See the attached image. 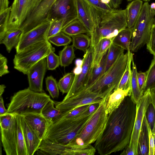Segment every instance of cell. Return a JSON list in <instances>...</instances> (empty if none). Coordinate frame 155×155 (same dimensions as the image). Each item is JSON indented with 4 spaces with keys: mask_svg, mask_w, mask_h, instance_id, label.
Instances as JSON below:
<instances>
[{
    "mask_svg": "<svg viewBox=\"0 0 155 155\" xmlns=\"http://www.w3.org/2000/svg\"><path fill=\"white\" fill-rule=\"evenodd\" d=\"M91 5L103 12H109L114 9L112 7L111 0H85Z\"/></svg>",
    "mask_w": 155,
    "mask_h": 155,
    "instance_id": "f35d334b",
    "label": "cell"
},
{
    "mask_svg": "<svg viewBox=\"0 0 155 155\" xmlns=\"http://www.w3.org/2000/svg\"><path fill=\"white\" fill-rule=\"evenodd\" d=\"M150 10H154L155 9V3H152L150 5Z\"/></svg>",
    "mask_w": 155,
    "mask_h": 155,
    "instance_id": "680465c9",
    "label": "cell"
},
{
    "mask_svg": "<svg viewBox=\"0 0 155 155\" xmlns=\"http://www.w3.org/2000/svg\"><path fill=\"white\" fill-rule=\"evenodd\" d=\"M154 23H155V17L154 18Z\"/></svg>",
    "mask_w": 155,
    "mask_h": 155,
    "instance_id": "be15d7a7",
    "label": "cell"
},
{
    "mask_svg": "<svg viewBox=\"0 0 155 155\" xmlns=\"http://www.w3.org/2000/svg\"><path fill=\"white\" fill-rule=\"evenodd\" d=\"M55 51L51 43L45 41L31 45L15 55L13 60L14 68L24 74L42 59L46 58L51 51Z\"/></svg>",
    "mask_w": 155,
    "mask_h": 155,
    "instance_id": "52a82bcc",
    "label": "cell"
},
{
    "mask_svg": "<svg viewBox=\"0 0 155 155\" xmlns=\"http://www.w3.org/2000/svg\"><path fill=\"white\" fill-rule=\"evenodd\" d=\"M51 100L45 93L35 92L28 87L12 96L8 105V113L20 115L28 113L41 114L43 108Z\"/></svg>",
    "mask_w": 155,
    "mask_h": 155,
    "instance_id": "277c9868",
    "label": "cell"
},
{
    "mask_svg": "<svg viewBox=\"0 0 155 155\" xmlns=\"http://www.w3.org/2000/svg\"><path fill=\"white\" fill-rule=\"evenodd\" d=\"M143 2L141 0H134L127 6L126 9L127 28H133L140 14Z\"/></svg>",
    "mask_w": 155,
    "mask_h": 155,
    "instance_id": "603a6c76",
    "label": "cell"
},
{
    "mask_svg": "<svg viewBox=\"0 0 155 155\" xmlns=\"http://www.w3.org/2000/svg\"><path fill=\"white\" fill-rule=\"evenodd\" d=\"M60 65L66 67L71 64L75 58L74 47L73 45H67L59 52Z\"/></svg>",
    "mask_w": 155,
    "mask_h": 155,
    "instance_id": "d6a6232c",
    "label": "cell"
},
{
    "mask_svg": "<svg viewBox=\"0 0 155 155\" xmlns=\"http://www.w3.org/2000/svg\"><path fill=\"white\" fill-rule=\"evenodd\" d=\"M77 18L75 0H57L50 9L47 20H63V29Z\"/></svg>",
    "mask_w": 155,
    "mask_h": 155,
    "instance_id": "7c38bea8",
    "label": "cell"
},
{
    "mask_svg": "<svg viewBox=\"0 0 155 155\" xmlns=\"http://www.w3.org/2000/svg\"><path fill=\"white\" fill-rule=\"evenodd\" d=\"M48 40L50 43L58 46L68 45L72 41L70 36L62 31L51 37Z\"/></svg>",
    "mask_w": 155,
    "mask_h": 155,
    "instance_id": "ab89813d",
    "label": "cell"
},
{
    "mask_svg": "<svg viewBox=\"0 0 155 155\" xmlns=\"http://www.w3.org/2000/svg\"><path fill=\"white\" fill-rule=\"evenodd\" d=\"M145 116L151 132L153 129L155 124V110L151 103L148 105Z\"/></svg>",
    "mask_w": 155,
    "mask_h": 155,
    "instance_id": "bcb514c9",
    "label": "cell"
},
{
    "mask_svg": "<svg viewBox=\"0 0 155 155\" xmlns=\"http://www.w3.org/2000/svg\"><path fill=\"white\" fill-rule=\"evenodd\" d=\"M151 103L153 106L155 110V87L150 89Z\"/></svg>",
    "mask_w": 155,
    "mask_h": 155,
    "instance_id": "9f6ffc18",
    "label": "cell"
},
{
    "mask_svg": "<svg viewBox=\"0 0 155 155\" xmlns=\"http://www.w3.org/2000/svg\"><path fill=\"white\" fill-rule=\"evenodd\" d=\"M128 1H129V2H130V1H133V0H127Z\"/></svg>",
    "mask_w": 155,
    "mask_h": 155,
    "instance_id": "6125c7cd",
    "label": "cell"
},
{
    "mask_svg": "<svg viewBox=\"0 0 155 155\" xmlns=\"http://www.w3.org/2000/svg\"><path fill=\"white\" fill-rule=\"evenodd\" d=\"M74 78L73 72L68 73L61 78L58 82L59 90L62 94H67L71 88Z\"/></svg>",
    "mask_w": 155,
    "mask_h": 155,
    "instance_id": "8d00e7d4",
    "label": "cell"
},
{
    "mask_svg": "<svg viewBox=\"0 0 155 155\" xmlns=\"http://www.w3.org/2000/svg\"><path fill=\"white\" fill-rule=\"evenodd\" d=\"M22 33V31L20 29L10 31L7 30L2 39L0 40V44H4L7 51L10 53L13 48H15L18 45Z\"/></svg>",
    "mask_w": 155,
    "mask_h": 155,
    "instance_id": "484cf974",
    "label": "cell"
},
{
    "mask_svg": "<svg viewBox=\"0 0 155 155\" xmlns=\"http://www.w3.org/2000/svg\"><path fill=\"white\" fill-rule=\"evenodd\" d=\"M22 116L39 138L42 140L52 123L46 119L41 114L28 113Z\"/></svg>",
    "mask_w": 155,
    "mask_h": 155,
    "instance_id": "ac0fdd59",
    "label": "cell"
},
{
    "mask_svg": "<svg viewBox=\"0 0 155 155\" xmlns=\"http://www.w3.org/2000/svg\"><path fill=\"white\" fill-rule=\"evenodd\" d=\"M146 72L147 77L143 93L147 90L155 87V56H154L150 67Z\"/></svg>",
    "mask_w": 155,
    "mask_h": 155,
    "instance_id": "74e56055",
    "label": "cell"
},
{
    "mask_svg": "<svg viewBox=\"0 0 155 155\" xmlns=\"http://www.w3.org/2000/svg\"><path fill=\"white\" fill-rule=\"evenodd\" d=\"M61 31L71 37L81 34H86L90 36L86 27L78 18L69 23Z\"/></svg>",
    "mask_w": 155,
    "mask_h": 155,
    "instance_id": "f1b7e54d",
    "label": "cell"
},
{
    "mask_svg": "<svg viewBox=\"0 0 155 155\" xmlns=\"http://www.w3.org/2000/svg\"><path fill=\"white\" fill-rule=\"evenodd\" d=\"M108 97L84 89L61 102L55 101V105L56 108L64 113L84 105L95 103L100 104Z\"/></svg>",
    "mask_w": 155,
    "mask_h": 155,
    "instance_id": "30bf717a",
    "label": "cell"
},
{
    "mask_svg": "<svg viewBox=\"0 0 155 155\" xmlns=\"http://www.w3.org/2000/svg\"><path fill=\"white\" fill-rule=\"evenodd\" d=\"M93 47L90 46L83 56L82 70L80 74L74 75L71 89L63 100L73 96L84 89L87 83L90 74L93 61Z\"/></svg>",
    "mask_w": 155,
    "mask_h": 155,
    "instance_id": "9a60e30c",
    "label": "cell"
},
{
    "mask_svg": "<svg viewBox=\"0 0 155 155\" xmlns=\"http://www.w3.org/2000/svg\"><path fill=\"white\" fill-rule=\"evenodd\" d=\"M7 113L8 110L5 107L2 97H0V116H2Z\"/></svg>",
    "mask_w": 155,
    "mask_h": 155,
    "instance_id": "f5cc1de1",
    "label": "cell"
},
{
    "mask_svg": "<svg viewBox=\"0 0 155 155\" xmlns=\"http://www.w3.org/2000/svg\"><path fill=\"white\" fill-rule=\"evenodd\" d=\"M124 49L113 43L108 49L105 73L109 69L119 56L124 53Z\"/></svg>",
    "mask_w": 155,
    "mask_h": 155,
    "instance_id": "836d02e7",
    "label": "cell"
},
{
    "mask_svg": "<svg viewBox=\"0 0 155 155\" xmlns=\"http://www.w3.org/2000/svg\"><path fill=\"white\" fill-rule=\"evenodd\" d=\"M47 89L53 98H58L59 96V89L58 83L52 76H48L45 79Z\"/></svg>",
    "mask_w": 155,
    "mask_h": 155,
    "instance_id": "60d3db41",
    "label": "cell"
},
{
    "mask_svg": "<svg viewBox=\"0 0 155 155\" xmlns=\"http://www.w3.org/2000/svg\"><path fill=\"white\" fill-rule=\"evenodd\" d=\"M133 28H127L122 30L114 38L112 43L127 51L130 49Z\"/></svg>",
    "mask_w": 155,
    "mask_h": 155,
    "instance_id": "4316f807",
    "label": "cell"
},
{
    "mask_svg": "<svg viewBox=\"0 0 155 155\" xmlns=\"http://www.w3.org/2000/svg\"><path fill=\"white\" fill-rule=\"evenodd\" d=\"M136 104L126 96L119 106L108 115L105 128L94 147L101 155L121 151L129 143L136 113Z\"/></svg>",
    "mask_w": 155,
    "mask_h": 155,
    "instance_id": "6da1fadb",
    "label": "cell"
},
{
    "mask_svg": "<svg viewBox=\"0 0 155 155\" xmlns=\"http://www.w3.org/2000/svg\"><path fill=\"white\" fill-rule=\"evenodd\" d=\"M17 114L7 113L0 116L1 139L7 155H18Z\"/></svg>",
    "mask_w": 155,
    "mask_h": 155,
    "instance_id": "9c48e42d",
    "label": "cell"
},
{
    "mask_svg": "<svg viewBox=\"0 0 155 155\" xmlns=\"http://www.w3.org/2000/svg\"><path fill=\"white\" fill-rule=\"evenodd\" d=\"M107 98L99 104L83 129L68 147L74 145L91 144L99 138L107 122L108 114L106 112L105 105Z\"/></svg>",
    "mask_w": 155,
    "mask_h": 155,
    "instance_id": "8992f818",
    "label": "cell"
},
{
    "mask_svg": "<svg viewBox=\"0 0 155 155\" xmlns=\"http://www.w3.org/2000/svg\"><path fill=\"white\" fill-rule=\"evenodd\" d=\"M57 0H40L31 14L24 22L19 29L25 33L47 20L52 5Z\"/></svg>",
    "mask_w": 155,
    "mask_h": 155,
    "instance_id": "2e32d148",
    "label": "cell"
},
{
    "mask_svg": "<svg viewBox=\"0 0 155 155\" xmlns=\"http://www.w3.org/2000/svg\"><path fill=\"white\" fill-rule=\"evenodd\" d=\"M148 125L147 122L144 116L138 138L137 146L138 155H149V140Z\"/></svg>",
    "mask_w": 155,
    "mask_h": 155,
    "instance_id": "7402d4cb",
    "label": "cell"
},
{
    "mask_svg": "<svg viewBox=\"0 0 155 155\" xmlns=\"http://www.w3.org/2000/svg\"><path fill=\"white\" fill-rule=\"evenodd\" d=\"M96 150L91 144L74 145L69 147L68 155H93Z\"/></svg>",
    "mask_w": 155,
    "mask_h": 155,
    "instance_id": "d590c367",
    "label": "cell"
},
{
    "mask_svg": "<svg viewBox=\"0 0 155 155\" xmlns=\"http://www.w3.org/2000/svg\"><path fill=\"white\" fill-rule=\"evenodd\" d=\"M11 6L0 12V40L7 31V26L9 18Z\"/></svg>",
    "mask_w": 155,
    "mask_h": 155,
    "instance_id": "b9f144b4",
    "label": "cell"
},
{
    "mask_svg": "<svg viewBox=\"0 0 155 155\" xmlns=\"http://www.w3.org/2000/svg\"><path fill=\"white\" fill-rule=\"evenodd\" d=\"M9 3L8 0H0V12L8 8Z\"/></svg>",
    "mask_w": 155,
    "mask_h": 155,
    "instance_id": "db71d44e",
    "label": "cell"
},
{
    "mask_svg": "<svg viewBox=\"0 0 155 155\" xmlns=\"http://www.w3.org/2000/svg\"><path fill=\"white\" fill-rule=\"evenodd\" d=\"M50 24L51 21L47 20L30 31L22 33L15 48L16 53L33 45L48 41L47 35Z\"/></svg>",
    "mask_w": 155,
    "mask_h": 155,
    "instance_id": "5bb4252c",
    "label": "cell"
},
{
    "mask_svg": "<svg viewBox=\"0 0 155 155\" xmlns=\"http://www.w3.org/2000/svg\"><path fill=\"white\" fill-rule=\"evenodd\" d=\"M63 20L62 19H55L51 21L48 29L47 38L53 36L61 31L63 29Z\"/></svg>",
    "mask_w": 155,
    "mask_h": 155,
    "instance_id": "f6af8a7d",
    "label": "cell"
},
{
    "mask_svg": "<svg viewBox=\"0 0 155 155\" xmlns=\"http://www.w3.org/2000/svg\"><path fill=\"white\" fill-rule=\"evenodd\" d=\"M128 56L127 52L122 54L104 74L86 89L108 97L116 89L120 81L127 66Z\"/></svg>",
    "mask_w": 155,
    "mask_h": 155,
    "instance_id": "5b68a950",
    "label": "cell"
},
{
    "mask_svg": "<svg viewBox=\"0 0 155 155\" xmlns=\"http://www.w3.org/2000/svg\"><path fill=\"white\" fill-rule=\"evenodd\" d=\"M127 52L128 56L127 66L120 81L116 89L117 88H122L124 90L130 89L132 72V71L131 69V64L132 59L133 58V54L130 50H128Z\"/></svg>",
    "mask_w": 155,
    "mask_h": 155,
    "instance_id": "4dcf8cb0",
    "label": "cell"
},
{
    "mask_svg": "<svg viewBox=\"0 0 155 155\" xmlns=\"http://www.w3.org/2000/svg\"><path fill=\"white\" fill-rule=\"evenodd\" d=\"M114 38H103L93 48V61L91 68L99 64L103 56L112 44Z\"/></svg>",
    "mask_w": 155,
    "mask_h": 155,
    "instance_id": "cb8c5ba5",
    "label": "cell"
},
{
    "mask_svg": "<svg viewBox=\"0 0 155 155\" xmlns=\"http://www.w3.org/2000/svg\"><path fill=\"white\" fill-rule=\"evenodd\" d=\"M130 89L124 90L117 88L108 96L106 101V112L108 115L117 108L127 96H130Z\"/></svg>",
    "mask_w": 155,
    "mask_h": 155,
    "instance_id": "44dd1931",
    "label": "cell"
},
{
    "mask_svg": "<svg viewBox=\"0 0 155 155\" xmlns=\"http://www.w3.org/2000/svg\"><path fill=\"white\" fill-rule=\"evenodd\" d=\"M151 103L150 89L144 92L136 104V113L130 142L126 146L133 150L138 155L137 146L140 130L146 110Z\"/></svg>",
    "mask_w": 155,
    "mask_h": 155,
    "instance_id": "4fadbf2b",
    "label": "cell"
},
{
    "mask_svg": "<svg viewBox=\"0 0 155 155\" xmlns=\"http://www.w3.org/2000/svg\"><path fill=\"white\" fill-rule=\"evenodd\" d=\"M72 45L77 49L83 51L84 53L90 46L91 38L87 35L80 34L71 36Z\"/></svg>",
    "mask_w": 155,
    "mask_h": 155,
    "instance_id": "e575fe53",
    "label": "cell"
},
{
    "mask_svg": "<svg viewBox=\"0 0 155 155\" xmlns=\"http://www.w3.org/2000/svg\"><path fill=\"white\" fill-rule=\"evenodd\" d=\"M154 16L151 14L150 5L144 2L140 15L133 28L130 46L131 51L136 52L148 42L152 27L154 22Z\"/></svg>",
    "mask_w": 155,
    "mask_h": 155,
    "instance_id": "ba28073f",
    "label": "cell"
},
{
    "mask_svg": "<svg viewBox=\"0 0 155 155\" xmlns=\"http://www.w3.org/2000/svg\"><path fill=\"white\" fill-rule=\"evenodd\" d=\"M75 1L77 18L86 27L90 36L94 28L91 12V5L85 0H75Z\"/></svg>",
    "mask_w": 155,
    "mask_h": 155,
    "instance_id": "ffe728a7",
    "label": "cell"
},
{
    "mask_svg": "<svg viewBox=\"0 0 155 155\" xmlns=\"http://www.w3.org/2000/svg\"><path fill=\"white\" fill-rule=\"evenodd\" d=\"M47 69L46 58H44L33 66L27 75L28 87L36 92H44L43 88V79Z\"/></svg>",
    "mask_w": 155,
    "mask_h": 155,
    "instance_id": "e0dca14e",
    "label": "cell"
},
{
    "mask_svg": "<svg viewBox=\"0 0 155 155\" xmlns=\"http://www.w3.org/2000/svg\"><path fill=\"white\" fill-rule=\"evenodd\" d=\"M108 51V50L104 54L99 64L91 68L88 79L84 89L91 86L104 74Z\"/></svg>",
    "mask_w": 155,
    "mask_h": 155,
    "instance_id": "d4e9b609",
    "label": "cell"
},
{
    "mask_svg": "<svg viewBox=\"0 0 155 155\" xmlns=\"http://www.w3.org/2000/svg\"><path fill=\"white\" fill-rule=\"evenodd\" d=\"M147 48L150 54L155 56V23L152 27L150 38L147 44Z\"/></svg>",
    "mask_w": 155,
    "mask_h": 155,
    "instance_id": "7dc6e473",
    "label": "cell"
},
{
    "mask_svg": "<svg viewBox=\"0 0 155 155\" xmlns=\"http://www.w3.org/2000/svg\"><path fill=\"white\" fill-rule=\"evenodd\" d=\"M40 0H14L11 6L8 31L19 29Z\"/></svg>",
    "mask_w": 155,
    "mask_h": 155,
    "instance_id": "8fae6325",
    "label": "cell"
},
{
    "mask_svg": "<svg viewBox=\"0 0 155 155\" xmlns=\"http://www.w3.org/2000/svg\"><path fill=\"white\" fill-rule=\"evenodd\" d=\"M16 143L18 155H28L20 116L17 114Z\"/></svg>",
    "mask_w": 155,
    "mask_h": 155,
    "instance_id": "1f68e13d",
    "label": "cell"
},
{
    "mask_svg": "<svg viewBox=\"0 0 155 155\" xmlns=\"http://www.w3.org/2000/svg\"><path fill=\"white\" fill-rule=\"evenodd\" d=\"M54 104L55 101L51 100L45 106L41 112L44 117L52 124L57 121L62 113L60 109L54 107Z\"/></svg>",
    "mask_w": 155,
    "mask_h": 155,
    "instance_id": "f546056e",
    "label": "cell"
},
{
    "mask_svg": "<svg viewBox=\"0 0 155 155\" xmlns=\"http://www.w3.org/2000/svg\"><path fill=\"white\" fill-rule=\"evenodd\" d=\"M54 51H51L46 57L47 69L49 70H54L60 65L59 56Z\"/></svg>",
    "mask_w": 155,
    "mask_h": 155,
    "instance_id": "ee69618b",
    "label": "cell"
},
{
    "mask_svg": "<svg viewBox=\"0 0 155 155\" xmlns=\"http://www.w3.org/2000/svg\"><path fill=\"white\" fill-rule=\"evenodd\" d=\"M5 87H6L4 84H2L0 85V97L2 96Z\"/></svg>",
    "mask_w": 155,
    "mask_h": 155,
    "instance_id": "6f0895ef",
    "label": "cell"
},
{
    "mask_svg": "<svg viewBox=\"0 0 155 155\" xmlns=\"http://www.w3.org/2000/svg\"><path fill=\"white\" fill-rule=\"evenodd\" d=\"M149 140V155H154L155 154V146L152 132L150 128L148 125Z\"/></svg>",
    "mask_w": 155,
    "mask_h": 155,
    "instance_id": "f907efd6",
    "label": "cell"
},
{
    "mask_svg": "<svg viewBox=\"0 0 155 155\" xmlns=\"http://www.w3.org/2000/svg\"><path fill=\"white\" fill-rule=\"evenodd\" d=\"M7 59L2 55L0 54V76H2L9 73L7 65Z\"/></svg>",
    "mask_w": 155,
    "mask_h": 155,
    "instance_id": "c3c4849f",
    "label": "cell"
},
{
    "mask_svg": "<svg viewBox=\"0 0 155 155\" xmlns=\"http://www.w3.org/2000/svg\"><path fill=\"white\" fill-rule=\"evenodd\" d=\"M132 70L130 83L131 97L136 104L143 95V92L140 90L137 79V72L136 64L134 63L133 58L132 61Z\"/></svg>",
    "mask_w": 155,
    "mask_h": 155,
    "instance_id": "83f0119b",
    "label": "cell"
},
{
    "mask_svg": "<svg viewBox=\"0 0 155 155\" xmlns=\"http://www.w3.org/2000/svg\"><path fill=\"white\" fill-rule=\"evenodd\" d=\"M137 77L140 88L143 94V89L147 77L146 72H137Z\"/></svg>",
    "mask_w": 155,
    "mask_h": 155,
    "instance_id": "681fc988",
    "label": "cell"
},
{
    "mask_svg": "<svg viewBox=\"0 0 155 155\" xmlns=\"http://www.w3.org/2000/svg\"><path fill=\"white\" fill-rule=\"evenodd\" d=\"M142 0L145 1L146 2H148L150 1V0Z\"/></svg>",
    "mask_w": 155,
    "mask_h": 155,
    "instance_id": "94428289",
    "label": "cell"
},
{
    "mask_svg": "<svg viewBox=\"0 0 155 155\" xmlns=\"http://www.w3.org/2000/svg\"><path fill=\"white\" fill-rule=\"evenodd\" d=\"M76 66L73 70L74 75H78L80 74L82 70L83 60L80 58L77 59L75 61Z\"/></svg>",
    "mask_w": 155,
    "mask_h": 155,
    "instance_id": "816d5d0a",
    "label": "cell"
},
{
    "mask_svg": "<svg viewBox=\"0 0 155 155\" xmlns=\"http://www.w3.org/2000/svg\"><path fill=\"white\" fill-rule=\"evenodd\" d=\"M150 12L154 16L155 15V9L153 10H150Z\"/></svg>",
    "mask_w": 155,
    "mask_h": 155,
    "instance_id": "91938a15",
    "label": "cell"
},
{
    "mask_svg": "<svg viewBox=\"0 0 155 155\" xmlns=\"http://www.w3.org/2000/svg\"><path fill=\"white\" fill-rule=\"evenodd\" d=\"M28 155H34L38 149L42 140L30 126L22 115H20Z\"/></svg>",
    "mask_w": 155,
    "mask_h": 155,
    "instance_id": "d6986e66",
    "label": "cell"
},
{
    "mask_svg": "<svg viewBox=\"0 0 155 155\" xmlns=\"http://www.w3.org/2000/svg\"><path fill=\"white\" fill-rule=\"evenodd\" d=\"M123 0H111L112 7L114 9H117L122 3Z\"/></svg>",
    "mask_w": 155,
    "mask_h": 155,
    "instance_id": "11a10c76",
    "label": "cell"
},
{
    "mask_svg": "<svg viewBox=\"0 0 155 155\" xmlns=\"http://www.w3.org/2000/svg\"><path fill=\"white\" fill-rule=\"evenodd\" d=\"M94 112L89 107L87 110L75 117L59 119L50 125L44 139L68 147Z\"/></svg>",
    "mask_w": 155,
    "mask_h": 155,
    "instance_id": "3957f363",
    "label": "cell"
},
{
    "mask_svg": "<svg viewBox=\"0 0 155 155\" xmlns=\"http://www.w3.org/2000/svg\"><path fill=\"white\" fill-rule=\"evenodd\" d=\"M90 105L81 106L71 111L62 113L58 120L61 119H71L78 116L87 110Z\"/></svg>",
    "mask_w": 155,
    "mask_h": 155,
    "instance_id": "7bdbcfd3",
    "label": "cell"
},
{
    "mask_svg": "<svg viewBox=\"0 0 155 155\" xmlns=\"http://www.w3.org/2000/svg\"><path fill=\"white\" fill-rule=\"evenodd\" d=\"M94 28L91 37L90 46L94 48L101 39L114 38L127 28L126 9H114L109 12L99 11L91 5Z\"/></svg>",
    "mask_w": 155,
    "mask_h": 155,
    "instance_id": "7a4b0ae2",
    "label": "cell"
}]
</instances>
